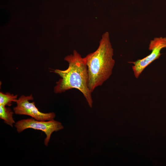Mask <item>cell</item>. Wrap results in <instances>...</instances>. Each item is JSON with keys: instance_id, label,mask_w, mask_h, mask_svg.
Masks as SVG:
<instances>
[{"instance_id": "obj_1", "label": "cell", "mask_w": 166, "mask_h": 166, "mask_svg": "<svg viewBox=\"0 0 166 166\" xmlns=\"http://www.w3.org/2000/svg\"><path fill=\"white\" fill-rule=\"evenodd\" d=\"M113 49L108 32L103 34L97 49L84 57L88 74V86L91 93L111 76L115 65Z\"/></svg>"}, {"instance_id": "obj_2", "label": "cell", "mask_w": 166, "mask_h": 166, "mask_svg": "<svg viewBox=\"0 0 166 166\" xmlns=\"http://www.w3.org/2000/svg\"><path fill=\"white\" fill-rule=\"evenodd\" d=\"M69 64L65 70L56 69L53 71L61 78L54 88L55 93H61L72 89L78 90L83 94L90 108L93 106L91 93L88 86L87 68L84 57L76 50L64 58Z\"/></svg>"}, {"instance_id": "obj_3", "label": "cell", "mask_w": 166, "mask_h": 166, "mask_svg": "<svg viewBox=\"0 0 166 166\" xmlns=\"http://www.w3.org/2000/svg\"><path fill=\"white\" fill-rule=\"evenodd\" d=\"M14 126L18 133L27 128H32L43 132L46 136L44 141L46 146L48 145L52 134L54 132L59 131L64 128L60 122L54 119L40 121L32 117L18 121L15 123Z\"/></svg>"}, {"instance_id": "obj_4", "label": "cell", "mask_w": 166, "mask_h": 166, "mask_svg": "<svg viewBox=\"0 0 166 166\" xmlns=\"http://www.w3.org/2000/svg\"><path fill=\"white\" fill-rule=\"evenodd\" d=\"M166 48V37H156L151 40L148 47L151 52L149 55L142 59L128 62L133 64L132 69L135 77L138 78L147 66L160 57L161 50Z\"/></svg>"}, {"instance_id": "obj_5", "label": "cell", "mask_w": 166, "mask_h": 166, "mask_svg": "<svg viewBox=\"0 0 166 166\" xmlns=\"http://www.w3.org/2000/svg\"><path fill=\"white\" fill-rule=\"evenodd\" d=\"M33 99L32 95L20 96L16 102L17 105L13 109L14 113L19 115L28 116L38 121H48L54 119L56 116L54 113L41 112L36 106L34 102H30V101Z\"/></svg>"}, {"instance_id": "obj_6", "label": "cell", "mask_w": 166, "mask_h": 166, "mask_svg": "<svg viewBox=\"0 0 166 166\" xmlns=\"http://www.w3.org/2000/svg\"><path fill=\"white\" fill-rule=\"evenodd\" d=\"M13 112L9 108L0 105V118L4 123L13 127L15 123L13 118Z\"/></svg>"}, {"instance_id": "obj_7", "label": "cell", "mask_w": 166, "mask_h": 166, "mask_svg": "<svg viewBox=\"0 0 166 166\" xmlns=\"http://www.w3.org/2000/svg\"><path fill=\"white\" fill-rule=\"evenodd\" d=\"M17 95H14L10 93L0 92V105L4 106H10L13 102H16Z\"/></svg>"}]
</instances>
